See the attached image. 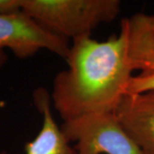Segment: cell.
<instances>
[{"label": "cell", "instance_id": "obj_1", "mask_svg": "<svg viewBox=\"0 0 154 154\" xmlns=\"http://www.w3.org/2000/svg\"><path fill=\"white\" fill-rule=\"evenodd\" d=\"M68 67L54 78L51 99L63 121L115 112L134 75L126 28L105 41L91 36L72 40Z\"/></svg>", "mask_w": 154, "mask_h": 154}, {"label": "cell", "instance_id": "obj_2", "mask_svg": "<svg viewBox=\"0 0 154 154\" xmlns=\"http://www.w3.org/2000/svg\"><path fill=\"white\" fill-rule=\"evenodd\" d=\"M22 10L49 32L69 40L91 36L102 23L114 21L119 0H21Z\"/></svg>", "mask_w": 154, "mask_h": 154}, {"label": "cell", "instance_id": "obj_3", "mask_svg": "<svg viewBox=\"0 0 154 154\" xmlns=\"http://www.w3.org/2000/svg\"><path fill=\"white\" fill-rule=\"evenodd\" d=\"M61 129L78 154H143L115 112L80 116L63 121Z\"/></svg>", "mask_w": 154, "mask_h": 154}, {"label": "cell", "instance_id": "obj_4", "mask_svg": "<svg viewBox=\"0 0 154 154\" xmlns=\"http://www.w3.org/2000/svg\"><path fill=\"white\" fill-rule=\"evenodd\" d=\"M69 40L49 32L24 11L0 14V49L10 50L20 59H26L47 50L66 59Z\"/></svg>", "mask_w": 154, "mask_h": 154}, {"label": "cell", "instance_id": "obj_5", "mask_svg": "<svg viewBox=\"0 0 154 154\" xmlns=\"http://www.w3.org/2000/svg\"><path fill=\"white\" fill-rule=\"evenodd\" d=\"M134 71L127 94L154 90V15L139 13L122 19Z\"/></svg>", "mask_w": 154, "mask_h": 154}, {"label": "cell", "instance_id": "obj_6", "mask_svg": "<svg viewBox=\"0 0 154 154\" xmlns=\"http://www.w3.org/2000/svg\"><path fill=\"white\" fill-rule=\"evenodd\" d=\"M115 113L143 154H154V90L127 94Z\"/></svg>", "mask_w": 154, "mask_h": 154}, {"label": "cell", "instance_id": "obj_7", "mask_svg": "<svg viewBox=\"0 0 154 154\" xmlns=\"http://www.w3.org/2000/svg\"><path fill=\"white\" fill-rule=\"evenodd\" d=\"M33 103L42 116V125L36 137L25 145V154H78L53 118L49 93L45 88L33 92ZM0 154H7L1 152Z\"/></svg>", "mask_w": 154, "mask_h": 154}, {"label": "cell", "instance_id": "obj_8", "mask_svg": "<svg viewBox=\"0 0 154 154\" xmlns=\"http://www.w3.org/2000/svg\"><path fill=\"white\" fill-rule=\"evenodd\" d=\"M22 11L21 0H0V14H11Z\"/></svg>", "mask_w": 154, "mask_h": 154}, {"label": "cell", "instance_id": "obj_9", "mask_svg": "<svg viewBox=\"0 0 154 154\" xmlns=\"http://www.w3.org/2000/svg\"><path fill=\"white\" fill-rule=\"evenodd\" d=\"M8 61V56L6 53V51L0 49V69L4 67Z\"/></svg>", "mask_w": 154, "mask_h": 154}]
</instances>
